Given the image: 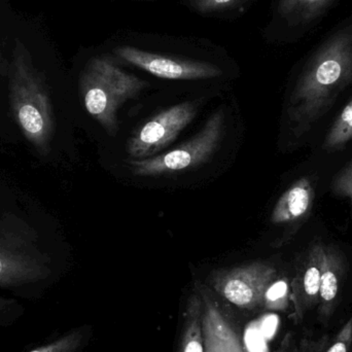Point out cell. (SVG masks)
Here are the masks:
<instances>
[{
	"label": "cell",
	"mask_w": 352,
	"mask_h": 352,
	"mask_svg": "<svg viewBox=\"0 0 352 352\" xmlns=\"http://www.w3.org/2000/svg\"><path fill=\"white\" fill-rule=\"evenodd\" d=\"M338 0H278L276 16L294 41L314 30Z\"/></svg>",
	"instance_id": "obj_11"
},
{
	"label": "cell",
	"mask_w": 352,
	"mask_h": 352,
	"mask_svg": "<svg viewBox=\"0 0 352 352\" xmlns=\"http://www.w3.org/2000/svg\"><path fill=\"white\" fill-rule=\"evenodd\" d=\"M53 275L51 262L36 250L0 240V289L39 299Z\"/></svg>",
	"instance_id": "obj_5"
},
{
	"label": "cell",
	"mask_w": 352,
	"mask_h": 352,
	"mask_svg": "<svg viewBox=\"0 0 352 352\" xmlns=\"http://www.w3.org/2000/svg\"><path fill=\"white\" fill-rule=\"evenodd\" d=\"M116 55L124 61L157 76L166 80H195L217 78L221 70L213 64L190 60L173 59L166 56L142 51L138 47H120Z\"/></svg>",
	"instance_id": "obj_8"
},
{
	"label": "cell",
	"mask_w": 352,
	"mask_h": 352,
	"mask_svg": "<svg viewBox=\"0 0 352 352\" xmlns=\"http://www.w3.org/2000/svg\"><path fill=\"white\" fill-rule=\"evenodd\" d=\"M195 8L202 12H214L231 6L235 0H192Z\"/></svg>",
	"instance_id": "obj_21"
},
{
	"label": "cell",
	"mask_w": 352,
	"mask_h": 352,
	"mask_svg": "<svg viewBox=\"0 0 352 352\" xmlns=\"http://www.w3.org/2000/svg\"><path fill=\"white\" fill-rule=\"evenodd\" d=\"M87 337L88 330L82 327L47 342L41 343L26 352H80L86 343Z\"/></svg>",
	"instance_id": "obj_16"
},
{
	"label": "cell",
	"mask_w": 352,
	"mask_h": 352,
	"mask_svg": "<svg viewBox=\"0 0 352 352\" xmlns=\"http://www.w3.org/2000/svg\"><path fill=\"white\" fill-rule=\"evenodd\" d=\"M25 307L12 298H0V328H10L24 316Z\"/></svg>",
	"instance_id": "obj_18"
},
{
	"label": "cell",
	"mask_w": 352,
	"mask_h": 352,
	"mask_svg": "<svg viewBox=\"0 0 352 352\" xmlns=\"http://www.w3.org/2000/svg\"><path fill=\"white\" fill-rule=\"evenodd\" d=\"M202 308V333L205 352H245L241 339L231 320L206 285L195 287Z\"/></svg>",
	"instance_id": "obj_10"
},
{
	"label": "cell",
	"mask_w": 352,
	"mask_h": 352,
	"mask_svg": "<svg viewBox=\"0 0 352 352\" xmlns=\"http://www.w3.org/2000/svg\"><path fill=\"white\" fill-rule=\"evenodd\" d=\"M345 272L346 258L343 252L333 244H326L318 304V316L322 322L330 320L336 309Z\"/></svg>",
	"instance_id": "obj_13"
},
{
	"label": "cell",
	"mask_w": 352,
	"mask_h": 352,
	"mask_svg": "<svg viewBox=\"0 0 352 352\" xmlns=\"http://www.w3.org/2000/svg\"><path fill=\"white\" fill-rule=\"evenodd\" d=\"M196 113V105L192 102L179 103L159 113L132 134L128 140V155L138 160L158 154L186 129Z\"/></svg>",
	"instance_id": "obj_7"
},
{
	"label": "cell",
	"mask_w": 352,
	"mask_h": 352,
	"mask_svg": "<svg viewBox=\"0 0 352 352\" xmlns=\"http://www.w3.org/2000/svg\"><path fill=\"white\" fill-rule=\"evenodd\" d=\"M223 111L213 113L201 131L177 148L146 159L131 161V170L138 176L173 175L205 162L219 146L223 132Z\"/></svg>",
	"instance_id": "obj_4"
},
{
	"label": "cell",
	"mask_w": 352,
	"mask_h": 352,
	"mask_svg": "<svg viewBox=\"0 0 352 352\" xmlns=\"http://www.w3.org/2000/svg\"><path fill=\"white\" fill-rule=\"evenodd\" d=\"M276 277L274 267L256 262L219 271L213 275L211 285L228 303L250 311L264 306L265 296Z\"/></svg>",
	"instance_id": "obj_6"
},
{
	"label": "cell",
	"mask_w": 352,
	"mask_h": 352,
	"mask_svg": "<svg viewBox=\"0 0 352 352\" xmlns=\"http://www.w3.org/2000/svg\"><path fill=\"white\" fill-rule=\"evenodd\" d=\"M148 82L124 72L107 57L93 58L80 78V91L87 111L111 135L118 132V111L138 96Z\"/></svg>",
	"instance_id": "obj_3"
},
{
	"label": "cell",
	"mask_w": 352,
	"mask_h": 352,
	"mask_svg": "<svg viewBox=\"0 0 352 352\" xmlns=\"http://www.w3.org/2000/svg\"><path fill=\"white\" fill-rule=\"evenodd\" d=\"M352 344V316L347 320L346 324L341 328L338 334L331 339L328 343L322 344V351L318 345L314 352H349Z\"/></svg>",
	"instance_id": "obj_19"
},
{
	"label": "cell",
	"mask_w": 352,
	"mask_h": 352,
	"mask_svg": "<svg viewBox=\"0 0 352 352\" xmlns=\"http://www.w3.org/2000/svg\"><path fill=\"white\" fill-rule=\"evenodd\" d=\"M291 299V287L285 279H275L265 296L264 306L270 309H283Z\"/></svg>",
	"instance_id": "obj_17"
},
{
	"label": "cell",
	"mask_w": 352,
	"mask_h": 352,
	"mask_svg": "<svg viewBox=\"0 0 352 352\" xmlns=\"http://www.w3.org/2000/svg\"><path fill=\"white\" fill-rule=\"evenodd\" d=\"M179 352H205L202 333V308L196 289L188 298L186 303Z\"/></svg>",
	"instance_id": "obj_14"
},
{
	"label": "cell",
	"mask_w": 352,
	"mask_h": 352,
	"mask_svg": "<svg viewBox=\"0 0 352 352\" xmlns=\"http://www.w3.org/2000/svg\"><path fill=\"white\" fill-rule=\"evenodd\" d=\"M10 99L14 119L26 140L41 155L49 153L54 117L47 85L18 41L10 66Z\"/></svg>",
	"instance_id": "obj_2"
},
{
	"label": "cell",
	"mask_w": 352,
	"mask_h": 352,
	"mask_svg": "<svg viewBox=\"0 0 352 352\" xmlns=\"http://www.w3.org/2000/svg\"><path fill=\"white\" fill-rule=\"evenodd\" d=\"M352 84V14L335 26L305 58L289 98L296 136L311 129Z\"/></svg>",
	"instance_id": "obj_1"
},
{
	"label": "cell",
	"mask_w": 352,
	"mask_h": 352,
	"mask_svg": "<svg viewBox=\"0 0 352 352\" xmlns=\"http://www.w3.org/2000/svg\"><path fill=\"white\" fill-rule=\"evenodd\" d=\"M0 69H1V55H0Z\"/></svg>",
	"instance_id": "obj_22"
},
{
	"label": "cell",
	"mask_w": 352,
	"mask_h": 352,
	"mask_svg": "<svg viewBox=\"0 0 352 352\" xmlns=\"http://www.w3.org/2000/svg\"><path fill=\"white\" fill-rule=\"evenodd\" d=\"M324 248L326 243L322 240H314L310 243L292 281L291 301L293 302L295 322H301L308 311L318 306Z\"/></svg>",
	"instance_id": "obj_9"
},
{
	"label": "cell",
	"mask_w": 352,
	"mask_h": 352,
	"mask_svg": "<svg viewBox=\"0 0 352 352\" xmlns=\"http://www.w3.org/2000/svg\"><path fill=\"white\" fill-rule=\"evenodd\" d=\"M332 190L337 196L349 198L352 204V161L335 176Z\"/></svg>",
	"instance_id": "obj_20"
},
{
	"label": "cell",
	"mask_w": 352,
	"mask_h": 352,
	"mask_svg": "<svg viewBox=\"0 0 352 352\" xmlns=\"http://www.w3.org/2000/svg\"><path fill=\"white\" fill-rule=\"evenodd\" d=\"M352 140V99L336 118L327 133L322 148L327 153L338 152Z\"/></svg>",
	"instance_id": "obj_15"
},
{
	"label": "cell",
	"mask_w": 352,
	"mask_h": 352,
	"mask_svg": "<svg viewBox=\"0 0 352 352\" xmlns=\"http://www.w3.org/2000/svg\"><path fill=\"white\" fill-rule=\"evenodd\" d=\"M314 197L316 190L311 178H300L277 201L271 213V223L278 226L303 223L311 212Z\"/></svg>",
	"instance_id": "obj_12"
}]
</instances>
